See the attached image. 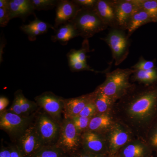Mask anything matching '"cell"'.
I'll use <instances>...</instances> for the list:
<instances>
[{
	"mask_svg": "<svg viewBox=\"0 0 157 157\" xmlns=\"http://www.w3.org/2000/svg\"><path fill=\"white\" fill-rule=\"evenodd\" d=\"M23 157H32L45 146L35 124L29 125L19 135L16 144Z\"/></svg>",
	"mask_w": 157,
	"mask_h": 157,
	"instance_id": "6",
	"label": "cell"
},
{
	"mask_svg": "<svg viewBox=\"0 0 157 157\" xmlns=\"http://www.w3.org/2000/svg\"><path fill=\"white\" fill-rule=\"evenodd\" d=\"M148 144L150 148L157 151V119L150 132Z\"/></svg>",
	"mask_w": 157,
	"mask_h": 157,
	"instance_id": "33",
	"label": "cell"
},
{
	"mask_svg": "<svg viewBox=\"0 0 157 157\" xmlns=\"http://www.w3.org/2000/svg\"><path fill=\"white\" fill-rule=\"evenodd\" d=\"M65 154L56 145H47L42 147L32 157H64Z\"/></svg>",
	"mask_w": 157,
	"mask_h": 157,
	"instance_id": "24",
	"label": "cell"
},
{
	"mask_svg": "<svg viewBox=\"0 0 157 157\" xmlns=\"http://www.w3.org/2000/svg\"><path fill=\"white\" fill-rule=\"evenodd\" d=\"M80 9L81 7L73 1H58L56 6L54 29L73 19Z\"/></svg>",
	"mask_w": 157,
	"mask_h": 157,
	"instance_id": "11",
	"label": "cell"
},
{
	"mask_svg": "<svg viewBox=\"0 0 157 157\" xmlns=\"http://www.w3.org/2000/svg\"><path fill=\"white\" fill-rule=\"evenodd\" d=\"M69 67L73 72H78L81 71H90L95 73H101L99 71H95L92 69L87 63H82L79 61L68 62Z\"/></svg>",
	"mask_w": 157,
	"mask_h": 157,
	"instance_id": "31",
	"label": "cell"
},
{
	"mask_svg": "<svg viewBox=\"0 0 157 157\" xmlns=\"http://www.w3.org/2000/svg\"><path fill=\"white\" fill-rule=\"evenodd\" d=\"M72 120L74 126L78 133H80L82 131L88 128L90 121L92 118L83 117L76 116L70 118Z\"/></svg>",
	"mask_w": 157,
	"mask_h": 157,
	"instance_id": "29",
	"label": "cell"
},
{
	"mask_svg": "<svg viewBox=\"0 0 157 157\" xmlns=\"http://www.w3.org/2000/svg\"><path fill=\"white\" fill-rule=\"evenodd\" d=\"M9 7V0H0V8Z\"/></svg>",
	"mask_w": 157,
	"mask_h": 157,
	"instance_id": "41",
	"label": "cell"
},
{
	"mask_svg": "<svg viewBox=\"0 0 157 157\" xmlns=\"http://www.w3.org/2000/svg\"><path fill=\"white\" fill-rule=\"evenodd\" d=\"M125 31L117 28H110L107 36L101 38L111 49L115 66H118L126 59L129 54L130 41Z\"/></svg>",
	"mask_w": 157,
	"mask_h": 157,
	"instance_id": "4",
	"label": "cell"
},
{
	"mask_svg": "<svg viewBox=\"0 0 157 157\" xmlns=\"http://www.w3.org/2000/svg\"><path fill=\"white\" fill-rule=\"evenodd\" d=\"M156 67L155 63L154 61L147 60L141 56L138 62L131 68L135 70H148Z\"/></svg>",
	"mask_w": 157,
	"mask_h": 157,
	"instance_id": "30",
	"label": "cell"
},
{
	"mask_svg": "<svg viewBox=\"0 0 157 157\" xmlns=\"http://www.w3.org/2000/svg\"><path fill=\"white\" fill-rule=\"evenodd\" d=\"M118 28L126 31L133 14L139 9L137 0H114Z\"/></svg>",
	"mask_w": 157,
	"mask_h": 157,
	"instance_id": "10",
	"label": "cell"
},
{
	"mask_svg": "<svg viewBox=\"0 0 157 157\" xmlns=\"http://www.w3.org/2000/svg\"><path fill=\"white\" fill-rule=\"evenodd\" d=\"M98 16L110 28H118L114 0H97L94 7Z\"/></svg>",
	"mask_w": 157,
	"mask_h": 157,
	"instance_id": "12",
	"label": "cell"
},
{
	"mask_svg": "<svg viewBox=\"0 0 157 157\" xmlns=\"http://www.w3.org/2000/svg\"><path fill=\"white\" fill-rule=\"evenodd\" d=\"M9 111L20 116L25 117L21 109L20 101L18 91L16 92L15 94V97L13 104L9 109Z\"/></svg>",
	"mask_w": 157,
	"mask_h": 157,
	"instance_id": "34",
	"label": "cell"
},
{
	"mask_svg": "<svg viewBox=\"0 0 157 157\" xmlns=\"http://www.w3.org/2000/svg\"><path fill=\"white\" fill-rule=\"evenodd\" d=\"M45 146L56 145L60 130V124L46 113H41L35 123Z\"/></svg>",
	"mask_w": 157,
	"mask_h": 157,
	"instance_id": "7",
	"label": "cell"
},
{
	"mask_svg": "<svg viewBox=\"0 0 157 157\" xmlns=\"http://www.w3.org/2000/svg\"><path fill=\"white\" fill-rule=\"evenodd\" d=\"M9 103V100L6 97L1 96L0 98V111L1 112L4 111L8 106Z\"/></svg>",
	"mask_w": 157,
	"mask_h": 157,
	"instance_id": "38",
	"label": "cell"
},
{
	"mask_svg": "<svg viewBox=\"0 0 157 157\" xmlns=\"http://www.w3.org/2000/svg\"><path fill=\"white\" fill-rule=\"evenodd\" d=\"M0 157H11L10 147H4L2 146L0 151Z\"/></svg>",
	"mask_w": 157,
	"mask_h": 157,
	"instance_id": "39",
	"label": "cell"
},
{
	"mask_svg": "<svg viewBox=\"0 0 157 157\" xmlns=\"http://www.w3.org/2000/svg\"><path fill=\"white\" fill-rule=\"evenodd\" d=\"M64 157H77L75 156H74V155H71V156H65Z\"/></svg>",
	"mask_w": 157,
	"mask_h": 157,
	"instance_id": "42",
	"label": "cell"
},
{
	"mask_svg": "<svg viewBox=\"0 0 157 157\" xmlns=\"http://www.w3.org/2000/svg\"><path fill=\"white\" fill-rule=\"evenodd\" d=\"M29 121V117L3 111L0 115V128L10 135H20L28 126Z\"/></svg>",
	"mask_w": 157,
	"mask_h": 157,
	"instance_id": "9",
	"label": "cell"
},
{
	"mask_svg": "<svg viewBox=\"0 0 157 157\" xmlns=\"http://www.w3.org/2000/svg\"><path fill=\"white\" fill-rule=\"evenodd\" d=\"M126 95L129 100L127 112L132 119L145 123L157 115V83L136 90L133 86Z\"/></svg>",
	"mask_w": 157,
	"mask_h": 157,
	"instance_id": "1",
	"label": "cell"
},
{
	"mask_svg": "<svg viewBox=\"0 0 157 157\" xmlns=\"http://www.w3.org/2000/svg\"><path fill=\"white\" fill-rule=\"evenodd\" d=\"M129 136L128 132L120 125L113 127L109 137V152L114 154L128 142Z\"/></svg>",
	"mask_w": 157,
	"mask_h": 157,
	"instance_id": "16",
	"label": "cell"
},
{
	"mask_svg": "<svg viewBox=\"0 0 157 157\" xmlns=\"http://www.w3.org/2000/svg\"><path fill=\"white\" fill-rule=\"evenodd\" d=\"M50 28H53V27L36 17L34 21H30L28 24L23 25L20 29L27 35L30 41H33L38 36L48 32Z\"/></svg>",
	"mask_w": 157,
	"mask_h": 157,
	"instance_id": "17",
	"label": "cell"
},
{
	"mask_svg": "<svg viewBox=\"0 0 157 157\" xmlns=\"http://www.w3.org/2000/svg\"><path fill=\"white\" fill-rule=\"evenodd\" d=\"M17 91L19 94L20 101L23 113L25 116L29 117V114L37 107V104H36V103L27 99L21 91L18 90Z\"/></svg>",
	"mask_w": 157,
	"mask_h": 157,
	"instance_id": "27",
	"label": "cell"
},
{
	"mask_svg": "<svg viewBox=\"0 0 157 157\" xmlns=\"http://www.w3.org/2000/svg\"><path fill=\"white\" fill-rule=\"evenodd\" d=\"M139 9L146 11L155 23L157 18V0H137Z\"/></svg>",
	"mask_w": 157,
	"mask_h": 157,
	"instance_id": "26",
	"label": "cell"
},
{
	"mask_svg": "<svg viewBox=\"0 0 157 157\" xmlns=\"http://www.w3.org/2000/svg\"><path fill=\"white\" fill-rule=\"evenodd\" d=\"M111 124L110 117L107 114H102L94 117L91 119L89 125V131L98 132L106 128Z\"/></svg>",
	"mask_w": 157,
	"mask_h": 157,
	"instance_id": "23",
	"label": "cell"
},
{
	"mask_svg": "<svg viewBox=\"0 0 157 157\" xmlns=\"http://www.w3.org/2000/svg\"><path fill=\"white\" fill-rule=\"evenodd\" d=\"M78 157H104V155H95L83 152L79 155Z\"/></svg>",
	"mask_w": 157,
	"mask_h": 157,
	"instance_id": "40",
	"label": "cell"
},
{
	"mask_svg": "<svg viewBox=\"0 0 157 157\" xmlns=\"http://www.w3.org/2000/svg\"><path fill=\"white\" fill-rule=\"evenodd\" d=\"M35 10L42 11L52 9L56 6L58 1L56 0H31Z\"/></svg>",
	"mask_w": 157,
	"mask_h": 157,
	"instance_id": "28",
	"label": "cell"
},
{
	"mask_svg": "<svg viewBox=\"0 0 157 157\" xmlns=\"http://www.w3.org/2000/svg\"><path fill=\"white\" fill-rule=\"evenodd\" d=\"M69 22L76 28L78 36L88 39L108 28L98 16L94 8H82Z\"/></svg>",
	"mask_w": 157,
	"mask_h": 157,
	"instance_id": "3",
	"label": "cell"
},
{
	"mask_svg": "<svg viewBox=\"0 0 157 157\" xmlns=\"http://www.w3.org/2000/svg\"><path fill=\"white\" fill-rule=\"evenodd\" d=\"M96 93L78 98L64 99L63 111L65 118L78 116L82 109L90 102L94 100Z\"/></svg>",
	"mask_w": 157,
	"mask_h": 157,
	"instance_id": "14",
	"label": "cell"
},
{
	"mask_svg": "<svg viewBox=\"0 0 157 157\" xmlns=\"http://www.w3.org/2000/svg\"><path fill=\"white\" fill-rule=\"evenodd\" d=\"M132 78L145 85L157 84V67L148 70H135Z\"/></svg>",
	"mask_w": 157,
	"mask_h": 157,
	"instance_id": "21",
	"label": "cell"
},
{
	"mask_svg": "<svg viewBox=\"0 0 157 157\" xmlns=\"http://www.w3.org/2000/svg\"><path fill=\"white\" fill-rule=\"evenodd\" d=\"M95 92L96 97L94 103L97 112L101 113H104L107 111L113 100L103 93L98 92L96 90Z\"/></svg>",
	"mask_w": 157,
	"mask_h": 157,
	"instance_id": "25",
	"label": "cell"
},
{
	"mask_svg": "<svg viewBox=\"0 0 157 157\" xmlns=\"http://www.w3.org/2000/svg\"><path fill=\"white\" fill-rule=\"evenodd\" d=\"M149 147L140 143L131 144L125 147L120 157H148L151 154Z\"/></svg>",
	"mask_w": 157,
	"mask_h": 157,
	"instance_id": "20",
	"label": "cell"
},
{
	"mask_svg": "<svg viewBox=\"0 0 157 157\" xmlns=\"http://www.w3.org/2000/svg\"><path fill=\"white\" fill-rule=\"evenodd\" d=\"M77 36L78 35L75 27L71 23L67 22L59 27L55 35L52 37V40L54 42L58 41L67 44L71 39Z\"/></svg>",
	"mask_w": 157,
	"mask_h": 157,
	"instance_id": "19",
	"label": "cell"
},
{
	"mask_svg": "<svg viewBox=\"0 0 157 157\" xmlns=\"http://www.w3.org/2000/svg\"><path fill=\"white\" fill-rule=\"evenodd\" d=\"M11 19L9 13V7L0 8V26L4 27L7 25Z\"/></svg>",
	"mask_w": 157,
	"mask_h": 157,
	"instance_id": "35",
	"label": "cell"
},
{
	"mask_svg": "<svg viewBox=\"0 0 157 157\" xmlns=\"http://www.w3.org/2000/svg\"><path fill=\"white\" fill-rule=\"evenodd\" d=\"M9 10L11 19L16 17L25 19L33 14L35 10L31 0H9Z\"/></svg>",
	"mask_w": 157,
	"mask_h": 157,
	"instance_id": "15",
	"label": "cell"
},
{
	"mask_svg": "<svg viewBox=\"0 0 157 157\" xmlns=\"http://www.w3.org/2000/svg\"></svg>",
	"mask_w": 157,
	"mask_h": 157,
	"instance_id": "44",
	"label": "cell"
},
{
	"mask_svg": "<svg viewBox=\"0 0 157 157\" xmlns=\"http://www.w3.org/2000/svg\"><path fill=\"white\" fill-rule=\"evenodd\" d=\"M84 151L95 155H104L105 145L104 139L98 132L87 131L81 136Z\"/></svg>",
	"mask_w": 157,
	"mask_h": 157,
	"instance_id": "13",
	"label": "cell"
},
{
	"mask_svg": "<svg viewBox=\"0 0 157 157\" xmlns=\"http://www.w3.org/2000/svg\"><path fill=\"white\" fill-rule=\"evenodd\" d=\"M155 23H157V18L156 20Z\"/></svg>",
	"mask_w": 157,
	"mask_h": 157,
	"instance_id": "43",
	"label": "cell"
},
{
	"mask_svg": "<svg viewBox=\"0 0 157 157\" xmlns=\"http://www.w3.org/2000/svg\"><path fill=\"white\" fill-rule=\"evenodd\" d=\"M134 72L132 68H118L107 73L106 80L96 91L105 94L113 100L125 96L133 86L129 82V78Z\"/></svg>",
	"mask_w": 157,
	"mask_h": 157,
	"instance_id": "2",
	"label": "cell"
},
{
	"mask_svg": "<svg viewBox=\"0 0 157 157\" xmlns=\"http://www.w3.org/2000/svg\"><path fill=\"white\" fill-rule=\"evenodd\" d=\"M89 42L87 39H85L82 43L81 48L78 50L72 49L67 54L68 62L79 61L87 63L86 59L89 56L86 53L90 52Z\"/></svg>",
	"mask_w": 157,
	"mask_h": 157,
	"instance_id": "22",
	"label": "cell"
},
{
	"mask_svg": "<svg viewBox=\"0 0 157 157\" xmlns=\"http://www.w3.org/2000/svg\"><path fill=\"white\" fill-rule=\"evenodd\" d=\"M74 2L82 8H94L97 0H74Z\"/></svg>",
	"mask_w": 157,
	"mask_h": 157,
	"instance_id": "36",
	"label": "cell"
},
{
	"mask_svg": "<svg viewBox=\"0 0 157 157\" xmlns=\"http://www.w3.org/2000/svg\"><path fill=\"white\" fill-rule=\"evenodd\" d=\"M154 22L153 19L147 13L141 9H139L132 15L129 21L127 31L129 37L138 28L147 24Z\"/></svg>",
	"mask_w": 157,
	"mask_h": 157,
	"instance_id": "18",
	"label": "cell"
},
{
	"mask_svg": "<svg viewBox=\"0 0 157 157\" xmlns=\"http://www.w3.org/2000/svg\"><path fill=\"white\" fill-rule=\"evenodd\" d=\"M36 104L45 113L59 122L63 111L64 99L51 92L43 93L35 98Z\"/></svg>",
	"mask_w": 157,
	"mask_h": 157,
	"instance_id": "8",
	"label": "cell"
},
{
	"mask_svg": "<svg viewBox=\"0 0 157 157\" xmlns=\"http://www.w3.org/2000/svg\"><path fill=\"white\" fill-rule=\"evenodd\" d=\"M81 140L71 119L65 118L60 124L59 135L56 145L65 154H72L77 150Z\"/></svg>",
	"mask_w": 157,
	"mask_h": 157,
	"instance_id": "5",
	"label": "cell"
},
{
	"mask_svg": "<svg viewBox=\"0 0 157 157\" xmlns=\"http://www.w3.org/2000/svg\"><path fill=\"white\" fill-rule=\"evenodd\" d=\"M10 147L11 157H23L17 145H11Z\"/></svg>",
	"mask_w": 157,
	"mask_h": 157,
	"instance_id": "37",
	"label": "cell"
},
{
	"mask_svg": "<svg viewBox=\"0 0 157 157\" xmlns=\"http://www.w3.org/2000/svg\"><path fill=\"white\" fill-rule=\"evenodd\" d=\"M97 112V108L95 104L94 100L84 107L78 116L83 117L92 118Z\"/></svg>",
	"mask_w": 157,
	"mask_h": 157,
	"instance_id": "32",
	"label": "cell"
}]
</instances>
